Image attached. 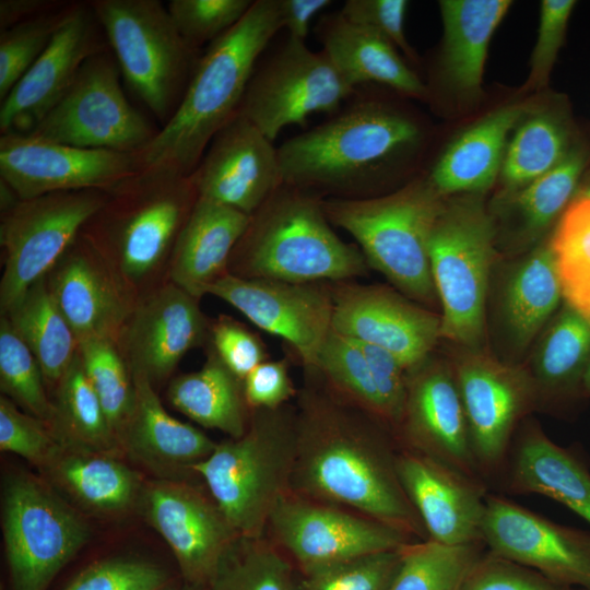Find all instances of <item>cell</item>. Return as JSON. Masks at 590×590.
Returning a JSON list of instances; mask_svg holds the SVG:
<instances>
[{
  "mask_svg": "<svg viewBox=\"0 0 590 590\" xmlns=\"http://www.w3.org/2000/svg\"><path fill=\"white\" fill-rule=\"evenodd\" d=\"M295 408L291 491L341 506L413 540L427 532L397 472L398 442L379 420L333 392L314 369Z\"/></svg>",
  "mask_w": 590,
  "mask_h": 590,
  "instance_id": "6da1fadb",
  "label": "cell"
},
{
  "mask_svg": "<svg viewBox=\"0 0 590 590\" xmlns=\"http://www.w3.org/2000/svg\"><path fill=\"white\" fill-rule=\"evenodd\" d=\"M422 138L414 118L358 86L339 111L278 148L283 181L322 199L375 198Z\"/></svg>",
  "mask_w": 590,
  "mask_h": 590,
  "instance_id": "7a4b0ae2",
  "label": "cell"
},
{
  "mask_svg": "<svg viewBox=\"0 0 590 590\" xmlns=\"http://www.w3.org/2000/svg\"><path fill=\"white\" fill-rule=\"evenodd\" d=\"M281 30L278 0H253L234 27L208 45L173 116L134 153L138 169L189 176L238 114L259 58Z\"/></svg>",
  "mask_w": 590,
  "mask_h": 590,
  "instance_id": "3957f363",
  "label": "cell"
},
{
  "mask_svg": "<svg viewBox=\"0 0 590 590\" xmlns=\"http://www.w3.org/2000/svg\"><path fill=\"white\" fill-rule=\"evenodd\" d=\"M322 198L283 184L252 215L229 264L235 275L290 283L344 281L368 263L333 231Z\"/></svg>",
  "mask_w": 590,
  "mask_h": 590,
  "instance_id": "277c9868",
  "label": "cell"
},
{
  "mask_svg": "<svg viewBox=\"0 0 590 590\" xmlns=\"http://www.w3.org/2000/svg\"><path fill=\"white\" fill-rule=\"evenodd\" d=\"M109 191L81 234L134 294L168 266L199 196L189 176L158 169L138 170Z\"/></svg>",
  "mask_w": 590,
  "mask_h": 590,
  "instance_id": "5b68a950",
  "label": "cell"
},
{
  "mask_svg": "<svg viewBox=\"0 0 590 590\" xmlns=\"http://www.w3.org/2000/svg\"><path fill=\"white\" fill-rule=\"evenodd\" d=\"M295 456V409L284 405L251 411L240 437L216 442L191 469L240 538H261L291 492Z\"/></svg>",
  "mask_w": 590,
  "mask_h": 590,
  "instance_id": "8992f818",
  "label": "cell"
},
{
  "mask_svg": "<svg viewBox=\"0 0 590 590\" xmlns=\"http://www.w3.org/2000/svg\"><path fill=\"white\" fill-rule=\"evenodd\" d=\"M322 206L331 225L347 232L368 266L400 292L422 304L436 300L428 247L442 204L427 181L375 198H324Z\"/></svg>",
  "mask_w": 590,
  "mask_h": 590,
  "instance_id": "52a82bcc",
  "label": "cell"
},
{
  "mask_svg": "<svg viewBox=\"0 0 590 590\" xmlns=\"http://www.w3.org/2000/svg\"><path fill=\"white\" fill-rule=\"evenodd\" d=\"M120 73L164 123L177 109L201 56L176 28L158 0L88 2Z\"/></svg>",
  "mask_w": 590,
  "mask_h": 590,
  "instance_id": "ba28073f",
  "label": "cell"
},
{
  "mask_svg": "<svg viewBox=\"0 0 590 590\" xmlns=\"http://www.w3.org/2000/svg\"><path fill=\"white\" fill-rule=\"evenodd\" d=\"M430 271L442 308L441 338L469 349L484 333L494 228L476 202L442 205L429 237Z\"/></svg>",
  "mask_w": 590,
  "mask_h": 590,
  "instance_id": "9c48e42d",
  "label": "cell"
},
{
  "mask_svg": "<svg viewBox=\"0 0 590 590\" xmlns=\"http://www.w3.org/2000/svg\"><path fill=\"white\" fill-rule=\"evenodd\" d=\"M1 512L13 590H46L90 536L82 517L27 472L5 477Z\"/></svg>",
  "mask_w": 590,
  "mask_h": 590,
  "instance_id": "30bf717a",
  "label": "cell"
},
{
  "mask_svg": "<svg viewBox=\"0 0 590 590\" xmlns=\"http://www.w3.org/2000/svg\"><path fill=\"white\" fill-rule=\"evenodd\" d=\"M109 196V190L101 189L55 192L20 200L1 213L2 314L35 282L47 276Z\"/></svg>",
  "mask_w": 590,
  "mask_h": 590,
  "instance_id": "8fae6325",
  "label": "cell"
},
{
  "mask_svg": "<svg viewBox=\"0 0 590 590\" xmlns=\"http://www.w3.org/2000/svg\"><path fill=\"white\" fill-rule=\"evenodd\" d=\"M355 91L323 50L287 36L257 63L238 114L274 141L288 126L305 127L312 114H335Z\"/></svg>",
  "mask_w": 590,
  "mask_h": 590,
  "instance_id": "7c38bea8",
  "label": "cell"
},
{
  "mask_svg": "<svg viewBox=\"0 0 590 590\" xmlns=\"http://www.w3.org/2000/svg\"><path fill=\"white\" fill-rule=\"evenodd\" d=\"M109 50L88 58L74 82L31 134L81 149L138 153L156 135L127 99Z\"/></svg>",
  "mask_w": 590,
  "mask_h": 590,
  "instance_id": "4fadbf2b",
  "label": "cell"
},
{
  "mask_svg": "<svg viewBox=\"0 0 590 590\" xmlns=\"http://www.w3.org/2000/svg\"><path fill=\"white\" fill-rule=\"evenodd\" d=\"M266 536L303 575L413 541L373 518L292 491L272 511Z\"/></svg>",
  "mask_w": 590,
  "mask_h": 590,
  "instance_id": "5bb4252c",
  "label": "cell"
},
{
  "mask_svg": "<svg viewBox=\"0 0 590 590\" xmlns=\"http://www.w3.org/2000/svg\"><path fill=\"white\" fill-rule=\"evenodd\" d=\"M452 369L479 470L488 486L497 484L517 426L538 405L534 384L528 371L479 352L460 357Z\"/></svg>",
  "mask_w": 590,
  "mask_h": 590,
  "instance_id": "9a60e30c",
  "label": "cell"
},
{
  "mask_svg": "<svg viewBox=\"0 0 590 590\" xmlns=\"http://www.w3.org/2000/svg\"><path fill=\"white\" fill-rule=\"evenodd\" d=\"M142 514L165 540L184 579L203 589L240 538L210 493L187 480L155 479L143 483Z\"/></svg>",
  "mask_w": 590,
  "mask_h": 590,
  "instance_id": "2e32d148",
  "label": "cell"
},
{
  "mask_svg": "<svg viewBox=\"0 0 590 590\" xmlns=\"http://www.w3.org/2000/svg\"><path fill=\"white\" fill-rule=\"evenodd\" d=\"M486 550L565 587L590 590V532L557 523L488 493L482 523Z\"/></svg>",
  "mask_w": 590,
  "mask_h": 590,
  "instance_id": "e0dca14e",
  "label": "cell"
},
{
  "mask_svg": "<svg viewBox=\"0 0 590 590\" xmlns=\"http://www.w3.org/2000/svg\"><path fill=\"white\" fill-rule=\"evenodd\" d=\"M134 153L81 149L35 137H0V178L21 200L87 189L110 190L138 172Z\"/></svg>",
  "mask_w": 590,
  "mask_h": 590,
  "instance_id": "ac0fdd59",
  "label": "cell"
},
{
  "mask_svg": "<svg viewBox=\"0 0 590 590\" xmlns=\"http://www.w3.org/2000/svg\"><path fill=\"white\" fill-rule=\"evenodd\" d=\"M208 294L226 302L258 328L286 341L314 369L332 330V293L312 283H290L225 273Z\"/></svg>",
  "mask_w": 590,
  "mask_h": 590,
  "instance_id": "d6986e66",
  "label": "cell"
},
{
  "mask_svg": "<svg viewBox=\"0 0 590 590\" xmlns=\"http://www.w3.org/2000/svg\"><path fill=\"white\" fill-rule=\"evenodd\" d=\"M394 438L400 448L434 458L485 483L473 453L453 369L442 363L427 357L408 371L405 401Z\"/></svg>",
  "mask_w": 590,
  "mask_h": 590,
  "instance_id": "ffe728a7",
  "label": "cell"
},
{
  "mask_svg": "<svg viewBox=\"0 0 590 590\" xmlns=\"http://www.w3.org/2000/svg\"><path fill=\"white\" fill-rule=\"evenodd\" d=\"M88 3H72L49 45L1 101L0 131L30 133L66 94L84 62L108 50Z\"/></svg>",
  "mask_w": 590,
  "mask_h": 590,
  "instance_id": "44dd1931",
  "label": "cell"
},
{
  "mask_svg": "<svg viewBox=\"0 0 590 590\" xmlns=\"http://www.w3.org/2000/svg\"><path fill=\"white\" fill-rule=\"evenodd\" d=\"M199 198L252 215L283 184L278 148L237 114L189 175Z\"/></svg>",
  "mask_w": 590,
  "mask_h": 590,
  "instance_id": "7402d4cb",
  "label": "cell"
},
{
  "mask_svg": "<svg viewBox=\"0 0 590 590\" xmlns=\"http://www.w3.org/2000/svg\"><path fill=\"white\" fill-rule=\"evenodd\" d=\"M332 330L390 352L409 371L441 338V317L379 285L345 284L333 290Z\"/></svg>",
  "mask_w": 590,
  "mask_h": 590,
  "instance_id": "603a6c76",
  "label": "cell"
},
{
  "mask_svg": "<svg viewBox=\"0 0 590 590\" xmlns=\"http://www.w3.org/2000/svg\"><path fill=\"white\" fill-rule=\"evenodd\" d=\"M208 329L198 298L168 281L137 299L117 344L129 368L153 384L167 378L188 351L200 346Z\"/></svg>",
  "mask_w": 590,
  "mask_h": 590,
  "instance_id": "cb8c5ba5",
  "label": "cell"
},
{
  "mask_svg": "<svg viewBox=\"0 0 590 590\" xmlns=\"http://www.w3.org/2000/svg\"><path fill=\"white\" fill-rule=\"evenodd\" d=\"M46 282L79 342H118L137 299L82 234L47 274Z\"/></svg>",
  "mask_w": 590,
  "mask_h": 590,
  "instance_id": "d4e9b609",
  "label": "cell"
},
{
  "mask_svg": "<svg viewBox=\"0 0 590 590\" xmlns=\"http://www.w3.org/2000/svg\"><path fill=\"white\" fill-rule=\"evenodd\" d=\"M397 472L428 539L446 545L483 543L488 486L420 452L398 449Z\"/></svg>",
  "mask_w": 590,
  "mask_h": 590,
  "instance_id": "484cf974",
  "label": "cell"
},
{
  "mask_svg": "<svg viewBox=\"0 0 590 590\" xmlns=\"http://www.w3.org/2000/svg\"><path fill=\"white\" fill-rule=\"evenodd\" d=\"M130 371L133 398L118 435L121 450L157 479L188 480L194 474L192 465L205 459L216 442L202 430L170 416L149 377L139 370Z\"/></svg>",
  "mask_w": 590,
  "mask_h": 590,
  "instance_id": "4316f807",
  "label": "cell"
},
{
  "mask_svg": "<svg viewBox=\"0 0 590 590\" xmlns=\"http://www.w3.org/2000/svg\"><path fill=\"white\" fill-rule=\"evenodd\" d=\"M499 484L509 494L554 499L590 523V470L571 449L554 442L527 423L514 437Z\"/></svg>",
  "mask_w": 590,
  "mask_h": 590,
  "instance_id": "83f0119b",
  "label": "cell"
},
{
  "mask_svg": "<svg viewBox=\"0 0 590 590\" xmlns=\"http://www.w3.org/2000/svg\"><path fill=\"white\" fill-rule=\"evenodd\" d=\"M250 216L199 198L182 226L168 262L169 281L196 298L223 276Z\"/></svg>",
  "mask_w": 590,
  "mask_h": 590,
  "instance_id": "f1b7e54d",
  "label": "cell"
},
{
  "mask_svg": "<svg viewBox=\"0 0 590 590\" xmlns=\"http://www.w3.org/2000/svg\"><path fill=\"white\" fill-rule=\"evenodd\" d=\"M314 33L321 50L354 87L376 83L405 96L427 95L425 85L392 44L374 31L351 22L340 11L322 13Z\"/></svg>",
  "mask_w": 590,
  "mask_h": 590,
  "instance_id": "f546056e",
  "label": "cell"
},
{
  "mask_svg": "<svg viewBox=\"0 0 590 590\" xmlns=\"http://www.w3.org/2000/svg\"><path fill=\"white\" fill-rule=\"evenodd\" d=\"M43 471L75 502L101 512L128 508L140 497L143 486L140 474L117 455L62 444Z\"/></svg>",
  "mask_w": 590,
  "mask_h": 590,
  "instance_id": "4dcf8cb0",
  "label": "cell"
},
{
  "mask_svg": "<svg viewBox=\"0 0 590 590\" xmlns=\"http://www.w3.org/2000/svg\"><path fill=\"white\" fill-rule=\"evenodd\" d=\"M521 109L503 108L459 137L434 166L427 184L439 194L488 188L499 169L509 130Z\"/></svg>",
  "mask_w": 590,
  "mask_h": 590,
  "instance_id": "1f68e13d",
  "label": "cell"
},
{
  "mask_svg": "<svg viewBox=\"0 0 590 590\" xmlns=\"http://www.w3.org/2000/svg\"><path fill=\"white\" fill-rule=\"evenodd\" d=\"M167 399L199 425L221 430L229 438L240 437L249 424L250 410L245 401L243 381L213 352L201 369L172 380Z\"/></svg>",
  "mask_w": 590,
  "mask_h": 590,
  "instance_id": "d6a6232c",
  "label": "cell"
},
{
  "mask_svg": "<svg viewBox=\"0 0 590 590\" xmlns=\"http://www.w3.org/2000/svg\"><path fill=\"white\" fill-rule=\"evenodd\" d=\"M510 4L508 0L439 2L445 31V71L458 88L479 90L489 39Z\"/></svg>",
  "mask_w": 590,
  "mask_h": 590,
  "instance_id": "836d02e7",
  "label": "cell"
},
{
  "mask_svg": "<svg viewBox=\"0 0 590 590\" xmlns=\"http://www.w3.org/2000/svg\"><path fill=\"white\" fill-rule=\"evenodd\" d=\"M590 363V321L566 305L543 335L529 373L538 404L559 402L585 392Z\"/></svg>",
  "mask_w": 590,
  "mask_h": 590,
  "instance_id": "e575fe53",
  "label": "cell"
},
{
  "mask_svg": "<svg viewBox=\"0 0 590 590\" xmlns=\"http://www.w3.org/2000/svg\"><path fill=\"white\" fill-rule=\"evenodd\" d=\"M2 315L36 357L45 382L57 385L75 358L79 341L56 305L46 276Z\"/></svg>",
  "mask_w": 590,
  "mask_h": 590,
  "instance_id": "d590c367",
  "label": "cell"
},
{
  "mask_svg": "<svg viewBox=\"0 0 590 590\" xmlns=\"http://www.w3.org/2000/svg\"><path fill=\"white\" fill-rule=\"evenodd\" d=\"M562 297L551 244L540 246L516 267L504 293L503 315L516 346L529 344Z\"/></svg>",
  "mask_w": 590,
  "mask_h": 590,
  "instance_id": "8d00e7d4",
  "label": "cell"
},
{
  "mask_svg": "<svg viewBox=\"0 0 590 590\" xmlns=\"http://www.w3.org/2000/svg\"><path fill=\"white\" fill-rule=\"evenodd\" d=\"M52 405L48 426L62 445L114 455L122 451L79 354L57 382Z\"/></svg>",
  "mask_w": 590,
  "mask_h": 590,
  "instance_id": "74e56055",
  "label": "cell"
},
{
  "mask_svg": "<svg viewBox=\"0 0 590 590\" xmlns=\"http://www.w3.org/2000/svg\"><path fill=\"white\" fill-rule=\"evenodd\" d=\"M399 551L400 565L390 590H461L486 546L446 545L427 539L409 541Z\"/></svg>",
  "mask_w": 590,
  "mask_h": 590,
  "instance_id": "f35d334b",
  "label": "cell"
},
{
  "mask_svg": "<svg viewBox=\"0 0 590 590\" xmlns=\"http://www.w3.org/2000/svg\"><path fill=\"white\" fill-rule=\"evenodd\" d=\"M297 571L266 535L239 538L201 590H296Z\"/></svg>",
  "mask_w": 590,
  "mask_h": 590,
  "instance_id": "ab89813d",
  "label": "cell"
},
{
  "mask_svg": "<svg viewBox=\"0 0 590 590\" xmlns=\"http://www.w3.org/2000/svg\"><path fill=\"white\" fill-rule=\"evenodd\" d=\"M567 305L590 321V203L575 201L550 243Z\"/></svg>",
  "mask_w": 590,
  "mask_h": 590,
  "instance_id": "60d3db41",
  "label": "cell"
},
{
  "mask_svg": "<svg viewBox=\"0 0 590 590\" xmlns=\"http://www.w3.org/2000/svg\"><path fill=\"white\" fill-rule=\"evenodd\" d=\"M314 370L333 392L386 425L367 361L355 341L331 330Z\"/></svg>",
  "mask_w": 590,
  "mask_h": 590,
  "instance_id": "b9f144b4",
  "label": "cell"
},
{
  "mask_svg": "<svg viewBox=\"0 0 590 590\" xmlns=\"http://www.w3.org/2000/svg\"><path fill=\"white\" fill-rule=\"evenodd\" d=\"M78 354L107 421L118 438L132 404L133 385L130 368L117 342L109 339L81 341Z\"/></svg>",
  "mask_w": 590,
  "mask_h": 590,
  "instance_id": "7bdbcfd3",
  "label": "cell"
},
{
  "mask_svg": "<svg viewBox=\"0 0 590 590\" xmlns=\"http://www.w3.org/2000/svg\"><path fill=\"white\" fill-rule=\"evenodd\" d=\"M566 135L552 118L538 116L516 132L503 163V179L510 187L529 185L566 156Z\"/></svg>",
  "mask_w": 590,
  "mask_h": 590,
  "instance_id": "ee69618b",
  "label": "cell"
},
{
  "mask_svg": "<svg viewBox=\"0 0 590 590\" xmlns=\"http://www.w3.org/2000/svg\"><path fill=\"white\" fill-rule=\"evenodd\" d=\"M42 368L12 329L8 318L0 321V388L3 396L26 413L49 424L54 414L52 401L45 391Z\"/></svg>",
  "mask_w": 590,
  "mask_h": 590,
  "instance_id": "f6af8a7d",
  "label": "cell"
},
{
  "mask_svg": "<svg viewBox=\"0 0 590 590\" xmlns=\"http://www.w3.org/2000/svg\"><path fill=\"white\" fill-rule=\"evenodd\" d=\"M71 4L1 31V101L11 92L49 45Z\"/></svg>",
  "mask_w": 590,
  "mask_h": 590,
  "instance_id": "bcb514c9",
  "label": "cell"
},
{
  "mask_svg": "<svg viewBox=\"0 0 590 590\" xmlns=\"http://www.w3.org/2000/svg\"><path fill=\"white\" fill-rule=\"evenodd\" d=\"M399 548L359 556L310 574L297 573L296 590H390L400 565Z\"/></svg>",
  "mask_w": 590,
  "mask_h": 590,
  "instance_id": "7dc6e473",
  "label": "cell"
},
{
  "mask_svg": "<svg viewBox=\"0 0 590 590\" xmlns=\"http://www.w3.org/2000/svg\"><path fill=\"white\" fill-rule=\"evenodd\" d=\"M582 169V157L566 155L546 174L527 185L517 197V208L532 233L545 228L571 197Z\"/></svg>",
  "mask_w": 590,
  "mask_h": 590,
  "instance_id": "c3c4849f",
  "label": "cell"
},
{
  "mask_svg": "<svg viewBox=\"0 0 590 590\" xmlns=\"http://www.w3.org/2000/svg\"><path fill=\"white\" fill-rule=\"evenodd\" d=\"M253 0H170L166 8L179 34L199 49L234 27Z\"/></svg>",
  "mask_w": 590,
  "mask_h": 590,
  "instance_id": "681fc988",
  "label": "cell"
},
{
  "mask_svg": "<svg viewBox=\"0 0 590 590\" xmlns=\"http://www.w3.org/2000/svg\"><path fill=\"white\" fill-rule=\"evenodd\" d=\"M60 447L61 442L47 423L21 412L8 397H0L1 451L19 455L43 470Z\"/></svg>",
  "mask_w": 590,
  "mask_h": 590,
  "instance_id": "f907efd6",
  "label": "cell"
},
{
  "mask_svg": "<svg viewBox=\"0 0 590 590\" xmlns=\"http://www.w3.org/2000/svg\"><path fill=\"white\" fill-rule=\"evenodd\" d=\"M166 581V573L157 565L118 557L91 564L63 590H162Z\"/></svg>",
  "mask_w": 590,
  "mask_h": 590,
  "instance_id": "816d5d0a",
  "label": "cell"
},
{
  "mask_svg": "<svg viewBox=\"0 0 590 590\" xmlns=\"http://www.w3.org/2000/svg\"><path fill=\"white\" fill-rule=\"evenodd\" d=\"M461 590H569V587L486 550L469 571Z\"/></svg>",
  "mask_w": 590,
  "mask_h": 590,
  "instance_id": "f5cc1de1",
  "label": "cell"
},
{
  "mask_svg": "<svg viewBox=\"0 0 590 590\" xmlns=\"http://www.w3.org/2000/svg\"><path fill=\"white\" fill-rule=\"evenodd\" d=\"M212 352L240 381L267 361L261 340L241 323L227 316H220L210 327Z\"/></svg>",
  "mask_w": 590,
  "mask_h": 590,
  "instance_id": "db71d44e",
  "label": "cell"
},
{
  "mask_svg": "<svg viewBox=\"0 0 590 590\" xmlns=\"http://www.w3.org/2000/svg\"><path fill=\"white\" fill-rule=\"evenodd\" d=\"M355 342L367 361L382 406L385 423L394 436L404 406L408 370L387 350L373 344Z\"/></svg>",
  "mask_w": 590,
  "mask_h": 590,
  "instance_id": "11a10c76",
  "label": "cell"
},
{
  "mask_svg": "<svg viewBox=\"0 0 590 590\" xmlns=\"http://www.w3.org/2000/svg\"><path fill=\"white\" fill-rule=\"evenodd\" d=\"M405 0H346L341 14L382 36L412 58V49L404 35Z\"/></svg>",
  "mask_w": 590,
  "mask_h": 590,
  "instance_id": "9f6ffc18",
  "label": "cell"
},
{
  "mask_svg": "<svg viewBox=\"0 0 590 590\" xmlns=\"http://www.w3.org/2000/svg\"><path fill=\"white\" fill-rule=\"evenodd\" d=\"M244 397L250 412L284 406L296 391L285 361H264L243 380Z\"/></svg>",
  "mask_w": 590,
  "mask_h": 590,
  "instance_id": "6f0895ef",
  "label": "cell"
},
{
  "mask_svg": "<svg viewBox=\"0 0 590 590\" xmlns=\"http://www.w3.org/2000/svg\"><path fill=\"white\" fill-rule=\"evenodd\" d=\"M574 4L571 0L542 2L538 42L532 58V84H542L545 81L563 40Z\"/></svg>",
  "mask_w": 590,
  "mask_h": 590,
  "instance_id": "680465c9",
  "label": "cell"
},
{
  "mask_svg": "<svg viewBox=\"0 0 590 590\" xmlns=\"http://www.w3.org/2000/svg\"><path fill=\"white\" fill-rule=\"evenodd\" d=\"M331 3V0H278L282 28L288 37L306 42L315 17Z\"/></svg>",
  "mask_w": 590,
  "mask_h": 590,
  "instance_id": "91938a15",
  "label": "cell"
},
{
  "mask_svg": "<svg viewBox=\"0 0 590 590\" xmlns=\"http://www.w3.org/2000/svg\"><path fill=\"white\" fill-rule=\"evenodd\" d=\"M67 5L51 0H1L0 30L4 31L21 22L56 11Z\"/></svg>",
  "mask_w": 590,
  "mask_h": 590,
  "instance_id": "94428289",
  "label": "cell"
},
{
  "mask_svg": "<svg viewBox=\"0 0 590 590\" xmlns=\"http://www.w3.org/2000/svg\"><path fill=\"white\" fill-rule=\"evenodd\" d=\"M21 199L14 189L0 178V209L1 213L11 210Z\"/></svg>",
  "mask_w": 590,
  "mask_h": 590,
  "instance_id": "6125c7cd",
  "label": "cell"
},
{
  "mask_svg": "<svg viewBox=\"0 0 590 590\" xmlns=\"http://www.w3.org/2000/svg\"><path fill=\"white\" fill-rule=\"evenodd\" d=\"M583 389H585L586 394L590 396V363L583 375Z\"/></svg>",
  "mask_w": 590,
  "mask_h": 590,
  "instance_id": "be15d7a7",
  "label": "cell"
},
{
  "mask_svg": "<svg viewBox=\"0 0 590 590\" xmlns=\"http://www.w3.org/2000/svg\"><path fill=\"white\" fill-rule=\"evenodd\" d=\"M583 197L590 200V188L587 190V192H586V194Z\"/></svg>",
  "mask_w": 590,
  "mask_h": 590,
  "instance_id": "e7e4bbea",
  "label": "cell"
},
{
  "mask_svg": "<svg viewBox=\"0 0 590 590\" xmlns=\"http://www.w3.org/2000/svg\"><path fill=\"white\" fill-rule=\"evenodd\" d=\"M583 198H585V197H583ZM586 199H587V198H586ZM587 200H588V201H589V203H590V200H589V199H587Z\"/></svg>",
  "mask_w": 590,
  "mask_h": 590,
  "instance_id": "03108f58",
  "label": "cell"
}]
</instances>
